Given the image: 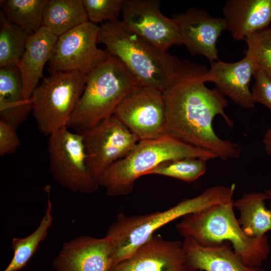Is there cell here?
Wrapping results in <instances>:
<instances>
[{"instance_id":"6da1fadb","label":"cell","mask_w":271,"mask_h":271,"mask_svg":"<svg viewBox=\"0 0 271 271\" xmlns=\"http://www.w3.org/2000/svg\"><path fill=\"white\" fill-rule=\"evenodd\" d=\"M207 70L188 60L181 61L176 74L163 92L166 107L165 133L194 147L210 151L222 161L237 159L240 146L219 137L213 121L221 115L230 127L233 121L225 108L227 100L216 88L207 87L202 79Z\"/></svg>"},{"instance_id":"7a4b0ae2","label":"cell","mask_w":271,"mask_h":271,"mask_svg":"<svg viewBox=\"0 0 271 271\" xmlns=\"http://www.w3.org/2000/svg\"><path fill=\"white\" fill-rule=\"evenodd\" d=\"M235 189L234 184L230 186H214L164 211L130 216L119 213L105 235L110 240L113 265L130 256L163 226L186 215L230 201Z\"/></svg>"},{"instance_id":"3957f363","label":"cell","mask_w":271,"mask_h":271,"mask_svg":"<svg viewBox=\"0 0 271 271\" xmlns=\"http://www.w3.org/2000/svg\"><path fill=\"white\" fill-rule=\"evenodd\" d=\"M99 44H103L142 87L162 92L173 80L181 61L145 41L120 20L102 24Z\"/></svg>"},{"instance_id":"277c9868","label":"cell","mask_w":271,"mask_h":271,"mask_svg":"<svg viewBox=\"0 0 271 271\" xmlns=\"http://www.w3.org/2000/svg\"><path fill=\"white\" fill-rule=\"evenodd\" d=\"M233 201L186 215L176 229L184 238H192L203 246L228 241L245 265L259 267L270 253L268 238L266 235L251 237L244 233L234 214Z\"/></svg>"},{"instance_id":"5b68a950","label":"cell","mask_w":271,"mask_h":271,"mask_svg":"<svg viewBox=\"0 0 271 271\" xmlns=\"http://www.w3.org/2000/svg\"><path fill=\"white\" fill-rule=\"evenodd\" d=\"M196 158L207 161L217 158L214 153L184 143L165 133L139 141L124 157L111 165L99 179L109 196L130 194L136 181L166 162Z\"/></svg>"},{"instance_id":"8992f818","label":"cell","mask_w":271,"mask_h":271,"mask_svg":"<svg viewBox=\"0 0 271 271\" xmlns=\"http://www.w3.org/2000/svg\"><path fill=\"white\" fill-rule=\"evenodd\" d=\"M141 87L122 65L109 54L106 61L87 75L67 127L79 132L95 126L113 115L121 101Z\"/></svg>"},{"instance_id":"52a82bcc","label":"cell","mask_w":271,"mask_h":271,"mask_svg":"<svg viewBox=\"0 0 271 271\" xmlns=\"http://www.w3.org/2000/svg\"><path fill=\"white\" fill-rule=\"evenodd\" d=\"M87 75L77 71L52 73L41 81L30 97L39 131L50 136L67 127L84 90Z\"/></svg>"},{"instance_id":"ba28073f","label":"cell","mask_w":271,"mask_h":271,"mask_svg":"<svg viewBox=\"0 0 271 271\" xmlns=\"http://www.w3.org/2000/svg\"><path fill=\"white\" fill-rule=\"evenodd\" d=\"M67 127L49 136L48 152L51 172L62 187L73 192L89 194L100 186L86 164L82 136Z\"/></svg>"},{"instance_id":"9c48e42d","label":"cell","mask_w":271,"mask_h":271,"mask_svg":"<svg viewBox=\"0 0 271 271\" xmlns=\"http://www.w3.org/2000/svg\"><path fill=\"white\" fill-rule=\"evenodd\" d=\"M100 26L88 22L58 37L48 62L51 73L77 71L88 75L107 60L97 47Z\"/></svg>"},{"instance_id":"30bf717a","label":"cell","mask_w":271,"mask_h":271,"mask_svg":"<svg viewBox=\"0 0 271 271\" xmlns=\"http://www.w3.org/2000/svg\"><path fill=\"white\" fill-rule=\"evenodd\" d=\"M78 133L82 137L87 166L98 182L104 172L127 155L139 141L114 115Z\"/></svg>"},{"instance_id":"8fae6325","label":"cell","mask_w":271,"mask_h":271,"mask_svg":"<svg viewBox=\"0 0 271 271\" xmlns=\"http://www.w3.org/2000/svg\"><path fill=\"white\" fill-rule=\"evenodd\" d=\"M158 0H124L121 16L123 25L145 41L163 52L182 45L178 24L164 16Z\"/></svg>"},{"instance_id":"7c38bea8","label":"cell","mask_w":271,"mask_h":271,"mask_svg":"<svg viewBox=\"0 0 271 271\" xmlns=\"http://www.w3.org/2000/svg\"><path fill=\"white\" fill-rule=\"evenodd\" d=\"M139 141L165 133L166 107L163 92L141 87L127 95L113 114Z\"/></svg>"},{"instance_id":"4fadbf2b","label":"cell","mask_w":271,"mask_h":271,"mask_svg":"<svg viewBox=\"0 0 271 271\" xmlns=\"http://www.w3.org/2000/svg\"><path fill=\"white\" fill-rule=\"evenodd\" d=\"M108 271H189L182 242L154 234Z\"/></svg>"},{"instance_id":"5bb4252c","label":"cell","mask_w":271,"mask_h":271,"mask_svg":"<svg viewBox=\"0 0 271 271\" xmlns=\"http://www.w3.org/2000/svg\"><path fill=\"white\" fill-rule=\"evenodd\" d=\"M172 18L178 24L182 44L191 55L204 56L210 63L218 60L216 44L226 30L223 18L212 17L207 11L193 8Z\"/></svg>"},{"instance_id":"9a60e30c","label":"cell","mask_w":271,"mask_h":271,"mask_svg":"<svg viewBox=\"0 0 271 271\" xmlns=\"http://www.w3.org/2000/svg\"><path fill=\"white\" fill-rule=\"evenodd\" d=\"M52 263L56 271H108L113 265L110 238L81 235L70 239Z\"/></svg>"},{"instance_id":"2e32d148","label":"cell","mask_w":271,"mask_h":271,"mask_svg":"<svg viewBox=\"0 0 271 271\" xmlns=\"http://www.w3.org/2000/svg\"><path fill=\"white\" fill-rule=\"evenodd\" d=\"M210 64V68L203 75V81L214 83L221 93L239 106L245 109L253 108L255 102L249 86L254 67L251 60L245 56L234 63L219 60Z\"/></svg>"},{"instance_id":"e0dca14e","label":"cell","mask_w":271,"mask_h":271,"mask_svg":"<svg viewBox=\"0 0 271 271\" xmlns=\"http://www.w3.org/2000/svg\"><path fill=\"white\" fill-rule=\"evenodd\" d=\"M182 246L189 271H265L244 264L230 242L203 246L192 238H184Z\"/></svg>"},{"instance_id":"ac0fdd59","label":"cell","mask_w":271,"mask_h":271,"mask_svg":"<svg viewBox=\"0 0 271 271\" xmlns=\"http://www.w3.org/2000/svg\"><path fill=\"white\" fill-rule=\"evenodd\" d=\"M226 30L236 41L265 29L271 23V0H228L222 9Z\"/></svg>"},{"instance_id":"d6986e66","label":"cell","mask_w":271,"mask_h":271,"mask_svg":"<svg viewBox=\"0 0 271 271\" xmlns=\"http://www.w3.org/2000/svg\"><path fill=\"white\" fill-rule=\"evenodd\" d=\"M58 37L42 27L29 36L25 52L17 65L22 77L24 97L30 99L43 77L44 68L50 58Z\"/></svg>"},{"instance_id":"ffe728a7","label":"cell","mask_w":271,"mask_h":271,"mask_svg":"<svg viewBox=\"0 0 271 271\" xmlns=\"http://www.w3.org/2000/svg\"><path fill=\"white\" fill-rule=\"evenodd\" d=\"M32 111L30 99L23 95V81L17 66L0 69V120L17 128Z\"/></svg>"},{"instance_id":"44dd1931","label":"cell","mask_w":271,"mask_h":271,"mask_svg":"<svg viewBox=\"0 0 271 271\" xmlns=\"http://www.w3.org/2000/svg\"><path fill=\"white\" fill-rule=\"evenodd\" d=\"M268 200L263 191L245 193L233 201V207L239 212L238 222L244 233L258 237L271 230V211L265 207Z\"/></svg>"},{"instance_id":"7402d4cb","label":"cell","mask_w":271,"mask_h":271,"mask_svg":"<svg viewBox=\"0 0 271 271\" xmlns=\"http://www.w3.org/2000/svg\"><path fill=\"white\" fill-rule=\"evenodd\" d=\"M89 22L83 0H48L42 27L58 37Z\"/></svg>"},{"instance_id":"603a6c76","label":"cell","mask_w":271,"mask_h":271,"mask_svg":"<svg viewBox=\"0 0 271 271\" xmlns=\"http://www.w3.org/2000/svg\"><path fill=\"white\" fill-rule=\"evenodd\" d=\"M47 203L45 214L39 225L31 234L25 237H14L11 248L13 257L3 271H18L25 267L36 251L40 243L47 236L49 228L53 222L52 203L51 200V187L47 186Z\"/></svg>"},{"instance_id":"cb8c5ba5","label":"cell","mask_w":271,"mask_h":271,"mask_svg":"<svg viewBox=\"0 0 271 271\" xmlns=\"http://www.w3.org/2000/svg\"><path fill=\"white\" fill-rule=\"evenodd\" d=\"M48 1H1V6L8 19L31 36L42 27L44 12Z\"/></svg>"},{"instance_id":"d4e9b609","label":"cell","mask_w":271,"mask_h":271,"mask_svg":"<svg viewBox=\"0 0 271 271\" xmlns=\"http://www.w3.org/2000/svg\"><path fill=\"white\" fill-rule=\"evenodd\" d=\"M29 37L0 11L1 68L17 66L25 52Z\"/></svg>"},{"instance_id":"484cf974","label":"cell","mask_w":271,"mask_h":271,"mask_svg":"<svg viewBox=\"0 0 271 271\" xmlns=\"http://www.w3.org/2000/svg\"><path fill=\"white\" fill-rule=\"evenodd\" d=\"M207 161L196 158L168 161L157 166L148 175H159L191 183L205 174Z\"/></svg>"},{"instance_id":"4316f807","label":"cell","mask_w":271,"mask_h":271,"mask_svg":"<svg viewBox=\"0 0 271 271\" xmlns=\"http://www.w3.org/2000/svg\"><path fill=\"white\" fill-rule=\"evenodd\" d=\"M244 40L247 45L246 55L254 70H259L271 80V26L256 32Z\"/></svg>"},{"instance_id":"83f0119b","label":"cell","mask_w":271,"mask_h":271,"mask_svg":"<svg viewBox=\"0 0 271 271\" xmlns=\"http://www.w3.org/2000/svg\"><path fill=\"white\" fill-rule=\"evenodd\" d=\"M124 0H83L89 21L114 22L121 14Z\"/></svg>"},{"instance_id":"f1b7e54d","label":"cell","mask_w":271,"mask_h":271,"mask_svg":"<svg viewBox=\"0 0 271 271\" xmlns=\"http://www.w3.org/2000/svg\"><path fill=\"white\" fill-rule=\"evenodd\" d=\"M255 82L251 88L254 101L271 110V80L259 70H254Z\"/></svg>"},{"instance_id":"f546056e","label":"cell","mask_w":271,"mask_h":271,"mask_svg":"<svg viewBox=\"0 0 271 271\" xmlns=\"http://www.w3.org/2000/svg\"><path fill=\"white\" fill-rule=\"evenodd\" d=\"M17 127L10 123L0 120V156L16 152L21 145L17 133Z\"/></svg>"},{"instance_id":"4dcf8cb0","label":"cell","mask_w":271,"mask_h":271,"mask_svg":"<svg viewBox=\"0 0 271 271\" xmlns=\"http://www.w3.org/2000/svg\"><path fill=\"white\" fill-rule=\"evenodd\" d=\"M262 143L266 153L271 156V128L267 129L264 135Z\"/></svg>"},{"instance_id":"1f68e13d","label":"cell","mask_w":271,"mask_h":271,"mask_svg":"<svg viewBox=\"0 0 271 271\" xmlns=\"http://www.w3.org/2000/svg\"><path fill=\"white\" fill-rule=\"evenodd\" d=\"M264 192L267 195L268 200H270L269 210L271 211V188L267 189Z\"/></svg>"}]
</instances>
